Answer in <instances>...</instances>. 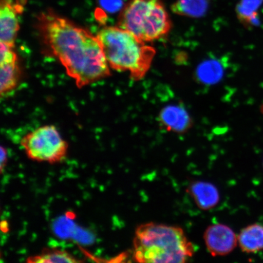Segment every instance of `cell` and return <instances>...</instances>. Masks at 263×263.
<instances>
[{"label":"cell","mask_w":263,"mask_h":263,"mask_svg":"<svg viewBox=\"0 0 263 263\" xmlns=\"http://www.w3.org/2000/svg\"><path fill=\"white\" fill-rule=\"evenodd\" d=\"M37 26L44 44L78 88L109 77L100 42L89 31L51 10L39 14Z\"/></svg>","instance_id":"obj_1"},{"label":"cell","mask_w":263,"mask_h":263,"mask_svg":"<svg viewBox=\"0 0 263 263\" xmlns=\"http://www.w3.org/2000/svg\"><path fill=\"white\" fill-rule=\"evenodd\" d=\"M134 248V258L139 262H185L195 254L182 228L153 222L138 227Z\"/></svg>","instance_id":"obj_2"},{"label":"cell","mask_w":263,"mask_h":263,"mask_svg":"<svg viewBox=\"0 0 263 263\" xmlns=\"http://www.w3.org/2000/svg\"><path fill=\"white\" fill-rule=\"evenodd\" d=\"M97 37L110 68L129 72L134 81L145 77L156 54L155 48L119 26H106Z\"/></svg>","instance_id":"obj_3"},{"label":"cell","mask_w":263,"mask_h":263,"mask_svg":"<svg viewBox=\"0 0 263 263\" xmlns=\"http://www.w3.org/2000/svg\"><path fill=\"white\" fill-rule=\"evenodd\" d=\"M172 20L162 0H130L118 18V26L145 43L165 37Z\"/></svg>","instance_id":"obj_4"},{"label":"cell","mask_w":263,"mask_h":263,"mask_svg":"<svg viewBox=\"0 0 263 263\" xmlns=\"http://www.w3.org/2000/svg\"><path fill=\"white\" fill-rule=\"evenodd\" d=\"M29 159L55 164L67 155L68 144L52 125L41 126L26 134L21 142Z\"/></svg>","instance_id":"obj_5"},{"label":"cell","mask_w":263,"mask_h":263,"mask_svg":"<svg viewBox=\"0 0 263 263\" xmlns=\"http://www.w3.org/2000/svg\"><path fill=\"white\" fill-rule=\"evenodd\" d=\"M27 0H1L0 41L14 47L20 29V16L24 12Z\"/></svg>","instance_id":"obj_6"},{"label":"cell","mask_w":263,"mask_h":263,"mask_svg":"<svg viewBox=\"0 0 263 263\" xmlns=\"http://www.w3.org/2000/svg\"><path fill=\"white\" fill-rule=\"evenodd\" d=\"M207 250L213 256H226L238 245V236L229 226L217 223L206 228L203 235Z\"/></svg>","instance_id":"obj_7"},{"label":"cell","mask_w":263,"mask_h":263,"mask_svg":"<svg viewBox=\"0 0 263 263\" xmlns=\"http://www.w3.org/2000/svg\"><path fill=\"white\" fill-rule=\"evenodd\" d=\"M162 129L176 134H185L193 126V120L180 104L168 105L162 108L157 118Z\"/></svg>","instance_id":"obj_8"},{"label":"cell","mask_w":263,"mask_h":263,"mask_svg":"<svg viewBox=\"0 0 263 263\" xmlns=\"http://www.w3.org/2000/svg\"><path fill=\"white\" fill-rule=\"evenodd\" d=\"M187 193L192 196L196 205L202 210L215 208L220 201L218 189L213 184L204 181H195L190 184Z\"/></svg>","instance_id":"obj_9"},{"label":"cell","mask_w":263,"mask_h":263,"mask_svg":"<svg viewBox=\"0 0 263 263\" xmlns=\"http://www.w3.org/2000/svg\"><path fill=\"white\" fill-rule=\"evenodd\" d=\"M240 249L246 254L263 251V225L255 223L242 229L238 236Z\"/></svg>","instance_id":"obj_10"},{"label":"cell","mask_w":263,"mask_h":263,"mask_svg":"<svg viewBox=\"0 0 263 263\" xmlns=\"http://www.w3.org/2000/svg\"><path fill=\"white\" fill-rule=\"evenodd\" d=\"M208 0H176L172 11L178 15L191 18L202 17L208 11Z\"/></svg>","instance_id":"obj_11"},{"label":"cell","mask_w":263,"mask_h":263,"mask_svg":"<svg viewBox=\"0 0 263 263\" xmlns=\"http://www.w3.org/2000/svg\"><path fill=\"white\" fill-rule=\"evenodd\" d=\"M224 73V67L217 59H209L199 65L196 78L201 83L213 84L218 82Z\"/></svg>","instance_id":"obj_12"},{"label":"cell","mask_w":263,"mask_h":263,"mask_svg":"<svg viewBox=\"0 0 263 263\" xmlns=\"http://www.w3.org/2000/svg\"><path fill=\"white\" fill-rule=\"evenodd\" d=\"M20 77L18 61L0 64V94L2 97L16 87Z\"/></svg>","instance_id":"obj_13"},{"label":"cell","mask_w":263,"mask_h":263,"mask_svg":"<svg viewBox=\"0 0 263 263\" xmlns=\"http://www.w3.org/2000/svg\"><path fill=\"white\" fill-rule=\"evenodd\" d=\"M263 0H241L236 8L239 21L246 26L258 24V10Z\"/></svg>","instance_id":"obj_14"},{"label":"cell","mask_w":263,"mask_h":263,"mask_svg":"<svg viewBox=\"0 0 263 263\" xmlns=\"http://www.w3.org/2000/svg\"><path fill=\"white\" fill-rule=\"evenodd\" d=\"M29 262L35 263H59L78 262L80 261L73 257L69 253L60 250H45L41 254L32 256L28 259Z\"/></svg>","instance_id":"obj_15"},{"label":"cell","mask_w":263,"mask_h":263,"mask_svg":"<svg viewBox=\"0 0 263 263\" xmlns=\"http://www.w3.org/2000/svg\"><path fill=\"white\" fill-rule=\"evenodd\" d=\"M8 162V152L5 148L1 146V164H0V168H1V173L4 172V170Z\"/></svg>","instance_id":"obj_16"}]
</instances>
